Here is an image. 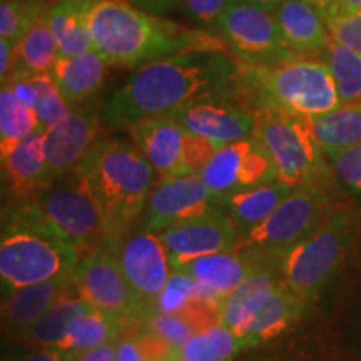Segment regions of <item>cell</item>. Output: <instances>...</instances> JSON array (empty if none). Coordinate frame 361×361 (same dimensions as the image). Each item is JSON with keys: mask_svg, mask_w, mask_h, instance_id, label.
<instances>
[{"mask_svg": "<svg viewBox=\"0 0 361 361\" xmlns=\"http://www.w3.org/2000/svg\"><path fill=\"white\" fill-rule=\"evenodd\" d=\"M355 207L343 204L316 231L279 258L283 281L293 295L311 303L341 268L360 231Z\"/></svg>", "mask_w": 361, "mask_h": 361, "instance_id": "cell-7", "label": "cell"}, {"mask_svg": "<svg viewBox=\"0 0 361 361\" xmlns=\"http://www.w3.org/2000/svg\"><path fill=\"white\" fill-rule=\"evenodd\" d=\"M34 80L37 87V101L34 104V111L39 119V129L47 133L69 114L72 106L61 94L51 72L34 74Z\"/></svg>", "mask_w": 361, "mask_h": 361, "instance_id": "cell-37", "label": "cell"}, {"mask_svg": "<svg viewBox=\"0 0 361 361\" xmlns=\"http://www.w3.org/2000/svg\"><path fill=\"white\" fill-rule=\"evenodd\" d=\"M247 348V343L221 323L209 324L180 346L178 361H231L239 351Z\"/></svg>", "mask_w": 361, "mask_h": 361, "instance_id": "cell-31", "label": "cell"}, {"mask_svg": "<svg viewBox=\"0 0 361 361\" xmlns=\"http://www.w3.org/2000/svg\"><path fill=\"white\" fill-rule=\"evenodd\" d=\"M109 64L99 54L87 51L79 56L59 57L52 78L71 106L89 101L106 82Z\"/></svg>", "mask_w": 361, "mask_h": 361, "instance_id": "cell-25", "label": "cell"}, {"mask_svg": "<svg viewBox=\"0 0 361 361\" xmlns=\"http://www.w3.org/2000/svg\"><path fill=\"white\" fill-rule=\"evenodd\" d=\"M238 101L251 112L258 107H281L310 117L326 114L343 104L335 75L319 57L271 67L239 62Z\"/></svg>", "mask_w": 361, "mask_h": 361, "instance_id": "cell-5", "label": "cell"}, {"mask_svg": "<svg viewBox=\"0 0 361 361\" xmlns=\"http://www.w3.org/2000/svg\"><path fill=\"white\" fill-rule=\"evenodd\" d=\"M200 301L219 303V298L214 291L196 281L192 276L173 269L164 291L152 305H154L156 313H180L189 305L200 303Z\"/></svg>", "mask_w": 361, "mask_h": 361, "instance_id": "cell-35", "label": "cell"}, {"mask_svg": "<svg viewBox=\"0 0 361 361\" xmlns=\"http://www.w3.org/2000/svg\"><path fill=\"white\" fill-rule=\"evenodd\" d=\"M92 49L109 66H144L189 51H228L219 35L162 19L128 0H96Z\"/></svg>", "mask_w": 361, "mask_h": 361, "instance_id": "cell-2", "label": "cell"}, {"mask_svg": "<svg viewBox=\"0 0 361 361\" xmlns=\"http://www.w3.org/2000/svg\"><path fill=\"white\" fill-rule=\"evenodd\" d=\"M295 189L296 186L283 183V180H274L264 186L221 197L218 206L236 226L239 239H241L264 224Z\"/></svg>", "mask_w": 361, "mask_h": 361, "instance_id": "cell-24", "label": "cell"}, {"mask_svg": "<svg viewBox=\"0 0 361 361\" xmlns=\"http://www.w3.org/2000/svg\"><path fill=\"white\" fill-rule=\"evenodd\" d=\"M273 258H278V256L246 247V250L200 256V258L178 264L173 269L192 276L196 281L214 291L219 300H223L243 281H246L255 271H258Z\"/></svg>", "mask_w": 361, "mask_h": 361, "instance_id": "cell-20", "label": "cell"}, {"mask_svg": "<svg viewBox=\"0 0 361 361\" xmlns=\"http://www.w3.org/2000/svg\"><path fill=\"white\" fill-rule=\"evenodd\" d=\"M59 59V45L52 32L49 12L42 13L30 27L13 54L12 75H34L52 72ZM8 80V79H7Z\"/></svg>", "mask_w": 361, "mask_h": 361, "instance_id": "cell-28", "label": "cell"}, {"mask_svg": "<svg viewBox=\"0 0 361 361\" xmlns=\"http://www.w3.org/2000/svg\"><path fill=\"white\" fill-rule=\"evenodd\" d=\"M241 2H247L252 4V6L268 8V11H274V8H276L279 4H283L284 0H241Z\"/></svg>", "mask_w": 361, "mask_h": 361, "instance_id": "cell-47", "label": "cell"}, {"mask_svg": "<svg viewBox=\"0 0 361 361\" xmlns=\"http://www.w3.org/2000/svg\"><path fill=\"white\" fill-rule=\"evenodd\" d=\"M341 189L313 184L298 186L256 231L239 239L238 250L263 251L281 258L286 251L310 238L343 204Z\"/></svg>", "mask_w": 361, "mask_h": 361, "instance_id": "cell-9", "label": "cell"}, {"mask_svg": "<svg viewBox=\"0 0 361 361\" xmlns=\"http://www.w3.org/2000/svg\"><path fill=\"white\" fill-rule=\"evenodd\" d=\"M333 75H335L341 102H361V56L343 47L331 39L328 49L322 54Z\"/></svg>", "mask_w": 361, "mask_h": 361, "instance_id": "cell-34", "label": "cell"}, {"mask_svg": "<svg viewBox=\"0 0 361 361\" xmlns=\"http://www.w3.org/2000/svg\"><path fill=\"white\" fill-rule=\"evenodd\" d=\"M324 152L343 151L361 144V102H346L326 114L311 117Z\"/></svg>", "mask_w": 361, "mask_h": 361, "instance_id": "cell-30", "label": "cell"}, {"mask_svg": "<svg viewBox=\"0 0 361 361\" xmlns=\"http://www.w3.org/2000/svg\"><path fill=\"white\" fill-rule=\"evenodd\" d=\"M119 261L137 296L146 305L154 303L173 273L159 234L144 231L128 239L121 250Z\"/></svg>", "mask_w": 361, "mask_h": 361, "instance_id": "cell-18", "label": "cell"}, {"mask_svg": "<svg viewBox=\"0 0 361 361\" xmlns=\"http://www.w3.org/2000/svg\"><path fill=\"white\" fill-rule=\"evenodd\" d=\"M159 238L169 255L171 268L200 256L236 251L239 246L236 226L219 206L200 218L171 226L159 233Z\"/></svg>", "mask_w": 361, "mask_h": 361, "instance_id": "cell-13", "label": "cell"}, {"mask_svg": "<svg viewBox=\"0 0 361 361\" xmlns=\"http://www.w3.org/2000/svg\"><path fill=\"white\" fill-rule=\"evenodd\" d=\"M72 361H116V341L96 346L82 353H72Z\"/></svg>", "mask_w": 361, "mask_h": 361, "instance_id": "cell-42", "label": "cell"}, {"mask_svg": "<svg viewBox=\"0 0 361 361\" xmlns=\"http://www.w3.org/2000/svg\"><path fill=\"white\" fill-rule=\"evenodd\" d=\"M234 0H179V7L189 20L201 27L218 24L219 17Z\"/></svg>", "mask_w": 361, "mask_h": 361, "instance_id": "cell-40", "label": "cell"}, {"mask_svg": "<svg viewBox=\"0 0 361 361\" xmlns=\"http://www.w3.org/2000/svg\"><path fill=\"white\" fill-rule=\"evenodd\" d=\"M96 0H56L49 11L59 57L79 56L92 51L90 11Z\"/></svg>", "mask_w": 361, "mask_h": 361, "instance_id": "cell-27", "label": "cell"}, {"mask_svg": "<svg viewBox=\"0 0 361 361\" xmlns=\"http://www.w3.org/2000/svg\"><path fill=\"white\" fill-rule=\"evenodd\" d=\"M338 11H361V0H341Z\"/></svg>", "mask_w": 361, "mask_h": 361, "instance_id": "cell-48", "label": "cell"}, {"mask_svg": "<svg viewBox=\"0 0 361 361\" xmlns=\"http://www.w3.org/2000/svg\"><path fill=\"white\" fill-rule=\"evenodd\" d=\"M16 47L17 45L11 42V40L7 39L0 40V79H2V85L7 82L8 75H11L12 72Z\"/></svg>", "mask_w": 361, "mask_h": 361, "instance_id": "cell-44", "label": "cell"}, {"mask_svg": "<svg viewBox=\"0 0 361 361\" xmlns=\"http://www.w3.org/2000/svg\"><path fill=\"white\" fill-rule=\"evenodd\" d=\"M130 142L146 157L161 179L192 174L188 162L189 130L174 116H154L124 128Z\"/></svg>", "mask_w": 361, "mask_h": 361, "instance_id": "cell-15", "label": "cell"}, {"mask_svg": "<svg viewBox=\"0 0 361 361\" xmlns=\"http://www.w3.org/2000/svg\"><path fill=\"white\" fill-rule=\"evenodd\" d=\"M288 47L301 59L322 57L331 35L322 13L306 0H284L273 11Z\"/></svg>", "mask_w": 361, "mask_h": 361, "instance_id": "cell-23", "label": "cell"}, {"mask_svg": "<svg viewBox=\"0 0 361 361\" xmlns=\"http://www.w3.org/2000/svg\"><path fill=\"white\" fill-rule=\"evenodd\" d=\"M56 0H0V37L19 44Z\"/></svg>", "mask_w": 361, "mask_h": 361, "instance_id": "cell-36", "label": "cell"}, {"mask_svg": "<svg viewBox=\"0 0 361 361\" xmlns=\"http://www.w3.org/2000/svg\"><path fill=\"white\" fill-rule=\"evenodd\" d=\"M255 135L268 149L278 180L291 186L340 189L331 164L316 139L311 117L281 107H258Z\"/></svg>", "mask_w": 361, "mask_h": 361, "instance_id": "cell-6", "label": "cell"}, {"mask_svg": "<svg viewBox=\"0 0 361 361\" xmlns=\"http://www.w3.org/2000/svg\"><path fill=\"white\" fill-rule=\"evenodd\" d=\"M64 353H66V351H64ZM64 361H72V353H66Z\"/></svg>", "mask_w": 361, "mask_h": 361, "instance_id": "cell-49", "label": "cell"}, {"mask_svg": "<svg viewBox=\"0 0 361 361\" xmlns=\"http://www.w3.org/2000/svg\"><path fill=\"white\" fill-rule=\"evenodd\" d=\"M39 129L35 111L13 94L7 85L0 90V154H6L22 139Z\"/></svg>", "mask_w": 361, "mask_h": 361, "instance_id": "cell-33", "label": "cell"}, {"mask_svg": "<svg viewBox=\"0 0 361 361\" xmlns=\"http://www.w3.org/2000/svg\"><path fill=\"white\" fill-rule=\"evenodd\" d=\"M308 305L301 298L293 295L283 283L261 306L258 313L239 329L238 335L247 343V346H255L261 341L281 335L296 322H300Z\"/></svg>", "mask_w": 361, "mask_h": 361, "instance_id": "cell-26", "label": "cell"}, {"mask_svg": "<svg viewBox=\"0 0 361 361\" xmlns=\"http://www.w3.org/2000/svg\"><path fill=\"white\" fill-rule=\"evenodd\" d=\"M74 281L90 308L116 316L123 324L139 322L146 314L147 305L133 290L112 250L102 247L82 256Z\"/></svg>", "mask_w": 361, "mask_h": 361, "instance_id": "cell-11", "label": "cell"}, {"mask_svg": "<svg viewBox=\"0 0 361 361\" xmlns=\"http://www.w3.org/2000/svg\"><path fill=\"white\" fill-rule=\"evenodd\" d=\"M123 326L116 316L90 308L74 323L69 335L59 345V350L66 353H82L106 343H114Z\"/></svg>", "mask_w": 361, "mask_h": 361, "instance_id": "cell-32", "label": "cell"}, {"mask_svg": "<svg viewBox=\"0 0 361 361\" xmlns=\"http://www.w3.org/2000/svg\"><path fill=\"white\" fill-rule=\"evenodd\" d=\"M66 353L59 348H35L22 361H64Z\"/></svg>", "mask_w": 361, "mask_h": 361, "instance_id": "cell-45", "label": "cell"}, {"mask_svg": "<svg viewBox=\"0 0 361 361\" xmlns=\"http://www.w3.org/2000/svg\"><path fill=\"white\" fill-rule=\"evenodd\" d=\"M283 283L279 258L269 259L236 290L219 300L218 322L238 333Z\"/></svg>", "mask_w": 361, "mask_h": 361, "instance_id": "cell-22", "label": "cell"}, {"mask_svg": "<svg viewBox=\"0 0 361 361\" xmlns=\"http://www.w3.org/2000/svg\"><path fill=\"white\" fill-rule=\"evenodd\" d=\"M239 61L229 51H189L137 67L104 106V123L174 116L206 101H238Z\"/></svg>", "mask_w": 361, "mask_h": 361, "instance_id": "cell-1", "label": "cell"}, {"mask_svg": "<svg viewBox=\"0 0 361 361\" xmlns=\"http://www.w3.org/2000/svg\"><path fill=\"white\" fill-rule=\"evenodd\" d=\"M104 133L92 106H72L69 114L45 133V159L52 180L74 174Z\"/></svg>", "mask_w": 361, "mask_h": 361, "instance_id": "cell-16", "label": "cell"}, {"mask_svg": "<svg viewBox=\"0 0 361 361\" xmlns=\"http://www.w3.org/2000/svg\"><path fill=\"white\" fill-rule=\"evenodd\" d=\"M306 2H308L311 7H314L316 11L322 13L323 19L326 20L329 16L338 12L341 0H306Z\"/></svg>", "mask_w": 361, "mask_h": 361, "instance_id": "cell-46", "label": "cell"}, {"mask_svg": "<svg viewBox=\"0 0 361 361\" xmlns=\"http://www.w3.org/2000/svg\"><path fill=\"white\" fill-rule=\"evenodd\" d=\"M75 291L74 273H64L47 281L30 284L4 295L2 322L8 335L24 336L61 298Z\"/></svg>", "mask_w": 361, "mask_h": 361, "instance_id": "cell-21", "label": "cell"}, {"mask_svg": "<svg viewBox=\"0 0 361 361\" xmlns=\"http://www.w3.org/2000/svg\"><path fill=\"white\" fill-rule=\"evenodd\" d=\"M151 351L147 343L135 338H126L116 343V361H149Z\"/></svg>", "mask_w": 361, "mask_h": 361, "instance_id": "cell-41", "label": "cell"}, {"mask_svg": "<svg viewBox=\"0 0 361 361\" xmlns=\"http://www.w3.org/2000/svg\"><path fill=\"white\" fill-rule=\"evenodd\" d=\"M128 2L154 16H164L179 7V0H128Z\"/></svg>", "mask_w": 361, "mask_h": 361, "instance_id": "cell-43", "label": "cell"}, {"mask_svg": "<svg viewBox=\"0 0 361 361\" xmlns=\"http://www.w3.org/2000/svg\"><path fill=\"white\" fill-rule=\"evenodd\" d=\"M89 310V303L75 288V293L72 291L61 298L22 338L35 348H59L74 323Z\"/></svg>", "mask_w": 361, "mask_h": 361, "instance_id": "cell-29", "label": "cell"}, {"mask_svg": "<svg viewBox=\"0 0 361 361\" xmlns=\"http://www.w3.org/2000/svg\"><path fill=\"white\" fill-rule=\"evenodd\" d=\"M324 22L336 44L361 56V11H338Z\"/></svg>", "mask_w": 361, "mask_h": 361, "instance_id": "cell-39", "label": "cell"}, {"mask_svg": "<svg viewBox=\"0 0 361 361\" xmlns=\"http://www.w3.org/2000/svg\"><path fill=\"white\" fill-rule=\"evenodd\" d=\"M216 30L241 64L271 67L301 59L284 42L276 17L268 8L234 0L219 17Z\"/></svg>", "mask_w": 361, "mask_h": 361, "instance_id": "cell-10", "label": "cell"}, {"mask_svg": "<svg viewBox=\"0 0 361 361\" xmlns=\"http://www.w3.org/2000/svg\"><path fill=\"white\" fill-rule=\"evenodd\" d=\"M218 206L201 174L161 179L146 204V231L161 233L171 226L200 218Z\"/></svg>", "mask_w": 361, "mask_h": 361, "instance_id": "cell-14", "label": "cell"}, {"mask_svg": "<svg viewBox=\"0 0 361 361\" xmlns=\"http://www.w3.org/2000/svg\"><path fill=\"white\" fill-rule=\"evenodd\" d=\"M331 164L336 179L361 197V144L343 151L324 152Z\"/></svg>", "mask_w": 361, "mask_h": 361, "instance_id": "cell-38", "label": "cell"}, {"mask_svg": "<svg viewBox=\"0 0 361 361\" xmlns=\"http://www.w3.org/2000/svg\"><path fill=\"white\" fill-rule=\"evenodd\" d=\"M201 178L219 201L229 194L274 183L278 173L268 149L251 135L219 146L201 171Z\"/></svg>", "mask_w": 361, "mask_h": 361, "instance_id": "cell-12", "label": "cell"}, {"mask_svg": "<svg viewBox=\"0 0 361 361\" xmlns=\"http://www.w3.org/2000/svg\"><path fill=\"white\" fill-rule=\"evenodd\" d=\"M80 255L40 219L30 204H8L2 216L0 276L4 295L64 273H75Z\"/></svg>", "mask_w": 361, "mask_h": 361, "instance_id": "cell-4", "label": "cell"}, {"mask_svg": "<svg viewBox=\"0 0 361 361\" xmlns=\"http://www.w3.org/2000/svg\"><path fill=\"white\" fill-rule=\"evenodd\" d=\"M101 206L112 236L146 209L156 171L133 142L104 133L74 173Z\"/></svg>", "mask_w": 361, "mask_h": 361, "instance_id": "cell-3", "label": "cell"}, {"mask_svg": "<svg viewBox=\"0 0 361 361\" xmlns=\"http://www.w3.org/2000/svg\"><path fill=\"white\" fill-rule=\"evenodd\" d=\"M189 133L209 139L218 146L251 137L256 128L255 114L239 101H206L174 114Z\"/></svg>", "mask_w": 361, "mask_h": 361, "instance_id": "cell-19", "label": "cell"}, {"mask_svg": "<svg viewBox=\"0 0 361 361\" xmlns=\"http://www.w3.org/2000/svg\"><path fill=\"white\" fill-rule=\"evenodd\" d=\"M27 204L32 206L40 219L74 247L80 258L102 247L112 250L114 236L106 216L75 174L54 180Z\"/></svg>", "mask_w": 361, "mask_h": 361, "instance_id": "cell-8", "label": "cell"}, {"mask_svg": "<svg viewBox=\"0 0 361 361\" xmlns=\"http://www.w3.org/2000/svg\"><path fill=\"white\" fill-rule=\"evenodd\" d=\"M44 141L45 133L37 129L2 154L4 191L12 204L34 201L54 183L47 169Z\"/></svg>", "mask_w": 361, "mask_h": 361, "instance_id": "cell-17", "label": "cell"}]
</instances>
